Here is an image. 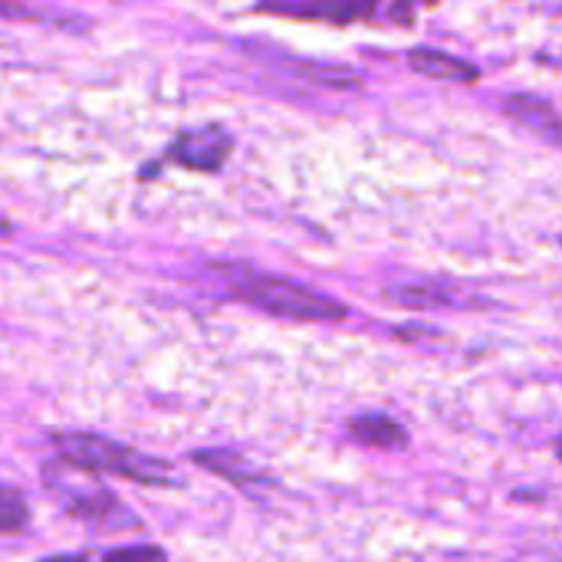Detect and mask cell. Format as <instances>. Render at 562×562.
Here are the masks:
<instances>
[{"label": "cell", "instance_id": "10", "mask_svg": "<svg viewBox=\"0 0 562 562\" xmlns=\"http://www.w3.org/2000/svg\"><path fill=\"white\" fill-rule=\"evenodd\" d=\"M379 0H306L310 13L323 16V20H333V23H352V20H362L375 10Z\"/></svg>", "mask_w": 562, "mask_h": 562}, {"label": "cell", "instance_id": "6", "mask_svg": "<svg viewBox=\"0 0 562 562\" xmlns=\"http://www.w3.org/2000/svg\"><path fill=\"white\" fill-rule=\"evenodd\" d=\"M408 66L415 72H422L425 79H441V82H477L481 79V69L474 63L458 59L441 49H425V46L408 53Z\"/></svg>", "mask_w": 562, "mask_h": 562}, {"label": "cell", "instance_id": "7", "mask_svg": "<svg viewBox=\"0 0 562 562\" xmlns=\"http://www.w3.org/2000/svg\"><path fill=\"white\" fill-rule=\"evenodd\" d=\"M349 431H352V438L359 445L375 448V451H402V448H408V431L395 418L379 415V412L352 418L349 422Z\"/></svg>", "mask_w": 562, "mask_h": 562}, {"label": "cell", "instance_id": "13", "mask_svg": "<svg viewBox=\"0 0 562 562\" xmlns=\"http://www.w3.org/2000/svg\"><path fill=\"white\" fill-rule=\"evenodd\" d=\"M102 562H168V557H165V550L142 543V547H119V550L105 553Z\"/></svg>", "mask_w": 562, "mask_h": 562}, {"label": "cell", "instance_id": "14", "mask_svg": "<svg viewBox=\"0 0 562 562\" xmlns=\"http://www.w3.org/2000/svg\"><path fill=\"white\" fill-rule=\"evenodd\" d=\"M514 562H562V540H557V543H533L520 557H514Z\"/></svg>", "mask_w": 562, "mask_h": 562}, {"label": "cell", "instance_id": "5", "mask_svg": "<svg viewBox=\"0 0 562 562\" xmlns=\"http://www.w3.org/2000/svg\"><path fill=\"white\" fill-rule=\"evenodd\" d=\"M501 109H504V115H510L517 125L530 128V132L540 135L543 142L560 145L562 148V115L547 102V99L527 95V92H520V95H504V99H501Z\"/></svg>", "mask_w": 562, "mask_h": 562}, {"label": "cell", "instance_id": "9", "mask_svg": "<svg viewBox=\"0 0 562 562\" xmlns=\"http://www.w3.org/2000/svg\"><path fill=\"white\" fill-rule=\"evenodd\" d=\"M385 296L395 306H408V310H431V306H454L458 300L435 283H402V286H389Z\"/></svg>", "mask_w": 562, "mask_h": 562}, {"label": "cell", "instance_id": "4", "mask_svg": "<svg viewBox=\"0 0 562 562\" xmlns=\"http://www.w3.org/2000/svg\"><path fill=\"white\" fill-rule=\"evenodd\" d=\"M231 145V135L221 128H191L178 135V142L171 145V158L194 171H214L224 165Z\"/></svg>", "mask_w": 562, "mask_h": 562}, {"label": "cell", "instance_id": "2", "mask_svg": "<svg viewBox=\"0 0 562 562\" xmlns=\"http://www.w3.org/2000/svg\"><path fill=\"white\" fill-rule=\"evenodd\" d=\"M43 484L49 491V497L59 501V507L99 530H138V520L132 517V510L95 477V471L69 461V458H56L43 468Z\"/></svg>", "mask_w": 562, "mask_h": 562}, {"label": "cell", "instance_id": "1", "mask_svg": "<svg viewBox=\"0 0 562 562\" xmlns=\"http://www.w3.org/2000/svg\"><path fill=\"white\" fill-rule=\"evenodd\" d=\"M227 290L270 313V316H283V319H300V323H339L346 319V306L306 283L286 280V277H273V273H257L247 267H227L224 270Z\"/></svg>", "mask_w": 562, "mask_h": 562}, {"label": "cell", "instance_id": "8", "mask_svg": "<svg viewBox=\"0 0 562 562\" xmlns=\"http://www.w3.org/2000/svg\"><path fill=\"white\" fill-rule=\"evenodd\" d=\"M191 461H194L198 468L214 471L217 477H224V481L244 487V491L263 484V474H260L247 458H240V454H234V451H194Z\"/></svg>", "mask_w": 562, "mask_h": 562}, {"label": "cell", "instance_id": "11", "mask_svg": "<svg viewBox=\"0 0 562 562\" xmlns=\"http://www.w3.org/2000/svg\"><path fill=\"white\" fill-rule=\"evenodd\" d=\"M296 72L310 82H323V86H336V89H356L362 82L359 72H352L346 66H333V63H296Z\"/></svg>", "mask_w": 562, "mask_h": 562}, {"label": "cell", "instance_id": "12", "mask_svg": "<svg viewBox=\"0 0 562 562\" xmlns=\"http://www.w3.org/2000/svg\"><path fill=\"white\" fill-rule=\"evenodd\" d=\"M26 524H30V510L23 497L13 487L0 484V533H20Z\"/></svg>", "mask_w": 562, "mask_h": 562}, {"label": "cell", "instance_id": "15", "mask_svg": "<svg viewBox=\"0 0 562 562\" xmlns=\"http://www.w3.org/2000/svg\"><path fill=\"white\" fill-rule=\"evenodd\" d=\"M40 562H89L82 553H66V557H49V560H40Z\"/></svg>", "mask_w": 562, "mask_h": 562}, {"label": "cell", "instance_id": "3", "mask_svg": "<svg viewBox=\"0 0 562 562\" xmlns=\"http://www.w3.org/2000/svg\"><path fill=\"white\" fill-rule=\"evenodd\" d=\"M56 451L89 471H105L145 487H168L175 481V471L168 461L151 458L138 448H128L122 441H112L105 435H92V431H56L49 435Z\"/></svg>", "mask_w": 562, "mask_h": 562}, {"label": "cell", "instance_id": "16", "mask_svg": "<svg viewBox=\"0 0 562 562\" xmlns=\"http://www.w3.org/2000/svg\"><path fill=\"white\" fill-rule=\"evenodd\" d=\"M7 231H10V227H7V221L0 217V234H7Z\"/></svg>", "mask_w": 562, "mask_h": 562}, {"label": "cell", "instance_id": "17", "mask_svg": "<svg viewBox=\"0 0 562 562\" xmlns=\"http://www.w3.org/2000/svg\"><path fill=\"white\" fill-rule=\"evenodd\" d=\"M557 454H560V461H562V438H560V445H557Z\"/></svg>", "mask_w": 562, "mask_h": 562}]
</instances>
